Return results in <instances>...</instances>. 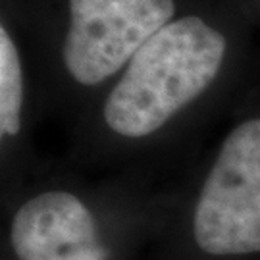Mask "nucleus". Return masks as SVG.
I'll use <instances>...</instances> for the list:
<instances>
[{
  "instance_id": "2",
  "label": "nucleus",
  "mask_w": 260,
  "mask_h": 260,
  "mask_svg": "<svg viewBox=\"0 0 260 260\" xmlns=\"http://www.w3.org/2000/svg\"><path fill=\"white\" fill-rule=\"evenodd\" d=\"M158 174H85L47 158L2 201L0 260H137L154 245L177 183Z\"/></svg>"
},
{
  "instance_id": "6",
  "label": "nucleus",
  "mask_w": 260,
  "mask_h": 260,
  "mask_svg": "<svg viewBox=\"0 0 260 260\" xmlns=\"http://www.w3.org/2000/svg\"><path fill=\"white\" fill-rule=\"evenodd\" d=\"M243 6V10L247 12V16L251 18V21L260 27V0H237Z\"/></svg>"
},
{
  "instance_id": "5",
  "label": "nucleus",
  "mask_w": 260,
  "mask_h": 260,
  "mask_svg": "<svg viewBox=\"0 0 260 260\" xmlns=\"http://www.w3.org/2000/svg\"><path fill=\"white\" fill-rule=\"evenodd\" d=\"M45 120L37 81L19 27L0 8V203L45 166L35 129Z\"/></svg>"
},
{
  "instance_id": "3",
  "label": "nucleus",
  "mask_w": 260,
  "mask_h": 260,
  "mask_svg": "<svg viewBox=\"0 0 260 260\" xmlns=\"http://www.w3.org/2000/svg\"><path fill=\"white\" fill-rule=\"evenodd\" d=\"M195 0H0L27 47L45 118L66 129Z\"/></svg>"
},
{
  "instance_id": "4",
  "label": "nucleus",
  "mask_w": 260,
  "mask_h": 260,
  "mask_svg": "<svg viewBox=\"0 0 260 260\" xmlns=\"http://www.w3.org/2000/svg\"><path fill=\"white\" fill-rule=\"evenodd\" d=\"M154 260H260V91L177 183Z\"/></svg>"
},
{
  "instance_id": "1",
  "label": "nucleus",
  "mask_w": 260,
  "mask_h": 260,
  "mask_svg": "<svg viewBox=\"0 0 260 260\" xmlns=\"http://www.w3.org/2000/svg\"><path fill=\"white\" fill-rule=\"evenodd\" d=\"M254 27L237 0H195L66 129L60 160L96 176H160L225 106L243 101Z\"/></svg>"
}]
</instances>
